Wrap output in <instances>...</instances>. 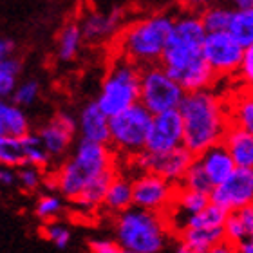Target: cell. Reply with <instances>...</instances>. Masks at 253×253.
Segmentation results:
<instances>
[{
	"instance_id": "cell-1",
	"label": "cell",
	"mask_w": 253,
	"mask_h": 253,
	"mask_svg": "<svg viewBox=\"0 0 253 253\" xmlns=\"http://www.w3.org/2000/svg\"><path fill=\"white\" fill-rule=\"evenodd\" d=\"M179 112L185 123V148L195 158L222 143L232 125L228 103L213 90L188 92Z\"/></svg>"
},
{
	"instance_id": "cell-2",
	"label": "cell",
	"mask_w": 253,
	"mask_h": 253,
	"mask_svg": "<svg viewBox=\"0 0 253 253\" xmlns=\"http://www.w3.org/2000/svg\"><path fill=\"white\" fill-rule=\"evenodd\" d=\"M120 174L116 167V152L107 145L78 141L73 154L60 165L54 177L56 190L63 199L74 201L98 181Z\"/></svg>"
},
{
	"instance_id": "cell-3",
	"label": "cell",
	"mask_w": 253,
	"mask_h": 253,
	"mask_svg": "<svg viewBox=\"0 0 253 253\" xmlns=\"http://www.w3.org/2000/svg\"><path fill=\"white\" fill-rule=\"evenodd\" d=\"M175 15L152 13L126 24L116 37V54L125 56L139 67L161 63L163 53L172 37Z\"/></svg>"
},
{
	"instance_id": "cell-4",
	"label": "cell",
	"mask_w": 253,
	"mask_h": 253,
	"mask_svg": "<svg viewBox=\"0 0 253 253\" xmlns=\"http://www.w3.org/2000/svg\"><path fill=\"white\" fill-rule=\"evenodd\" d=\"M206 37L208 33L201 22L199 13L183 11L179 15H175L174 31L161 58V65L165 67V71L175 80L194 65L205 62L203 49H205Z\"/></svg>"
},
{
	"instance_id": "cell-5",
	"label": "cell",
	"mask_w": 253,
	"mask_h": 253,
	"mask_svg": "<svg viewBox=\"0 0 253 253\" xmlns=\"http://www.w3.org/2000/svg\"><path fill=\"white\" fill-rule=\"evenodd\" d=\"M169 233V222L161 213L130 208L114 217V237L126 253H161Z\"/></svg>"
},
{
	"instance_id": "cell-6",
	"label": "cell",
	"mask_w": 253,
	"mask_h": 253,
	"mask_svg": "<svg viewBox=\"0 0 253 253\" xmlns=\"http://www.w3.org/2000/svg\"><path fill=\"white\" fill-rule=\"evenodd\" d=\"M141 73L143 67L137 63L116 54V60L109 65L103 76L100 94L96 98L98 107L107 116L114 118L139 103Z\"/></svg>"
},
{
	"instance_id": "cell-7",
	"label": "cell",
	"mask_w": 253,
	"mask_h": 253,
	"mask_svg": "<svg viewBox=\"0 0 253 253\" xmlns=\"http://www.w3.org/2000/svg\"><path fill=\"white\" fill-rule=\"evenodd\" d=\"M185 89L170 76L161 63L143 67L141 87H139V103L152 116L170 111H179L185 100Z\"/></svg>"
},
{
	"instance_id": "cell-8",
	"label": "cell",
	"mask_w": 253,
	"mask_h": 253,
	"mask_svg": "<svg viewBox=\"0 0 253 253\" xmlns=\"http://www.w3.org/2000/svg\"><path fill=\"white\" fill-rule=\"evenodd\" d=\"M154 116L141 103L111 118V145L109 147L116 154L126 156V159L136 156L147 147V137Z\"/></svg>"
},
{
	"instance_id": "cell-9",
	"label": "cell",
	"mask_w": 253,
	"mask_h": 253,
	"mask_svg": "<svg viewBox=\"0 0 253 253\" xmlns=\"http://www.w3.org/2000/svg\"><path fill=\"white\" fill-rule=\"evenodd\" d=\"M128 165L136 170V174H156L165 177L167 181L179 186L185 179L186 172L194 165L195 156L190 154L185 147L170 150L165 154H152L148 150H141L136 156L126 159Z\"/></svg>"
},
{
	"instance_id": "cell-10",
	"label": "cell",
	"mask_w": 253,
	"mask_h": 253,
	"mask_svg": "<svg viewBox=\"0 0 253 253\" xmlns=\"http://www.w3.org/2000/svg\"><path fill=\"white\" fill-rule=\"evenodd\" d=\"M134 208L167 215L172 208L179 186L156 174H137L132 177Z\"/></svg>"
},
{
	"instance_id": "cell-11",
	"label": "cell",
	"mask_w": 253,
	"mask_h": 253,
	"mask_svg": "<svg viewBox=\"0 0 253 253\" xmlns=\"http://www.w3.org/2000/svg\"><path fill=\"white\" fill-rule=\"evenodd\" d=\"M203 54L208 65L217 74V78H226V76L239 74L244 47L230 33H213L206 37Z\"/></svg>"
},
{
	"instance_id": "cell-12",
	"label": "cell",
	"mask_w": 253,
	"mask_h": 253,
	"mask_svg": "<svg viewBox=\"0 0 253 253\" xmlns=\"http://www.w3.org/2000/svg\"><path fill=\"white\" fill-rule=\"evenodd\" d=\"M210 201L228 213L253 206V170L235 169L221 186L213 188Z\"/></svg>"
},
{
	"instance_id": "cell-13",
	"label": "cell",
	"mask_w": 253,
	"mask_h": 253,
	"mask_svg": "<svg viewBox=\"0 0 253 253\" xmlns=\"http://www.w3.org/2000/svg\"><path fill=\"white\" fill-rule=\"evenodd\" d=\"M181 147H185V123L181 112L170 111L154 116L145 150L152 154H165Z\"/></svg>"
},
{
	"instance_id": "cell-14",
	"label": "cell",
	"mask_w": 253,
	"mask_h": 253,
	"mask_svg": "<svg viewBox=\"0 0 253 253\" xmlns=\"http://www.w3.org/2000/svg\"><path fill=\"white\" fill-rule=\"evenodd\" d=\"M78 132V118L67 111H60L49 123L38 128L37 136L47 148L53 159L63 158L73 145L74 134Z\"/></svg>"
},
{
	"instance_id": "cell-15",
	"label": "cell",
	"mask_w": 253,
	"mask_h": 253,
	"mask_svg": "<svg viewBox=\"0 0 253 253\" xmlns=\"http://www.w3.org/2000/svg\"><path fill=\"white\" fill-rule=\"evenodd\" d=\"M123 20L122 7H111L107 11L101 9H87L80 16V27L84 31V38L87 42H103L114 35H120Z\"/></svg>"
},
{
	"instance_id": "cell-16",
	"label": "cell",
	"mask_w": 253,
	"mask_h": 253,
	"mask_svg": "<svg viewBox=\"0 0 253 253\" xmlns=\"http://www.w3.org/2000/svg\"><path fill=\"white\" fill-rule=\"evenodd\" d=\"M80 141L111 145V118L101 111L96 101H90L80 111L78 116Z\"/></svg>"
},
{
	"instance_id": "cell-17",
	"label": "cell",
	"mask_w": 253,
	"mask_h": 253,
	"mask_svg": "<svg viewBox=\"0 0 253 253\" xmlns=\"http://www.w3.org/2000/svg\"><path fill=\"white\" fill-rule=\"evenodd\" d=\"M195 161L203 167L205 174L208 175L210 183L215 186H221L230 175L235 172V161L230 156L228 148L224 147V143H219L215 147L208 148L206 152H203L201 156L195 158Z\"/></svg>"
},
{
	"instance_id": "cell-18",
	"label": "cell",
	"mask_w": 253,
	"mask_h": 253,
	"mask_svg": "<svg viewBox=\"0 0 253 253\" xmlns=\"http://www.w3.org/2000/svg\"><path fill=\"white\" fill-rule=\"evenodd\" d=\"M134 208V190H132V179L125 174L116 175L109 190H107L105 201H103V210L112 213L114 217L122 215L126 210Z\"/></svg>"
},
{
	"instance_id": "cell-19",
	"label": "cell",
	"mask_w": 253,
	"mask_h": 253,
	"mask_svg": "<svg viewBox=\"0 0 253 253\" xmlns=\"http://www.w3.org/2000/svg\"><path fill=\"white\" fill-rule=\"evenodd\" d=\"M237 169L253 170V136L239 126L230 125L226 136L222 139Z\"/></svg>"
},
{
	"instance_id": "cell-20",
	"label": "cell",
	"mask_w": 253,
	"mask_h": 253,
	"mask_svg": "<svg viewBox=\"0 0 253 253\" xmlns=\"http://www.w3.org/2000/svg\"><path fill=\"white\" fill-rule=\"evenodd\" d=\"M29 120L22 107L15 105L13 101L0 103V136L24 139L29 136Z\"/></svg>"
},
{
	"instance_id": "cell-21",
	"label": "cell",
	"mask_w": 253,
	"mask_h": 253,
	"mask_svg": "<svg viewBox=\"0 0 253 253\" xmlns=\"http://www.w3.org/2000/svg\"><path fill=\"white\" fill-rule=\"evenodd\" d=\"M222 230H224V241L233 244L235 248L250 241L253 232V206L232 211Z\"/></svg>"
},
{
	"instance_id": "cell-22",
	"label": "cell",
	"mask_w": 253,
	"mask_h": 253,
	"mask_svg": "<svg viewBox=\"0 0 253 253\" xmlns=\"http://www.w3.org/2000/svg\"><path fill=\"white\" fill-rule=\"evenodd\" d=\"M230 123L253 136V89H246L228 101Z\"/></svg>"
},
{
	"instance_id": "cell-23",
	"label": "cell",
	"mask_w": 253,
	"mask_h": 253,
	"mask_svg": "<svg viewBox=\"0 0 253 253\" xmlns=\"http://www.w3.org/2000/svg\"><path fill=\"white\" fill-rule=\"evenodd\" d=\"M84 31L80 27L78 20H69L63 24V27L58 33V47H56V54L62 62H71L76 58V54L80 53L82 42H84Z\"/></svg>"
},
{
	"instance_id": "cell-24",
	"label": "cell",
	"mask_w": 253,
	"mask_h": 253,
	"mask_svg": "<svg viewBox=\"0 0 253 253\" xmlns=\"http://www.w3.org/2000/svg\"><path fill=\"white\" fill-rule=\"evenodd\" d=\"M179 243L188 244L190 248L197 250V252H208L213 246L224 241V230L217 228V230H208V228H185L183 232L177 233Z\"/></svg>"
},
{
	"instance_id": "cell-25",
	"label": "cell",
	"mask_w": 253,
	"mask_h": 253,
	"mask_svg": "<svg viewBox=\"0 0 253 253\" xmlns=\"http://www.w3.org/2000/svg\"><path fill=\"white\" fill-rule=\"evenodd\" d=\"M233 11L235 9H228V7H222V5H208L203 11H199L201 22H203L206 33L208 35L228 33L233 18Z\"/></svg>"
},
{
	"instance_id": "cell-26",
	"label": "cell",
	"mask_w": 253,
	"mask_h": 253,
	"mask_svg": "<svg viewBox=\"0 0 253 253\" xmlns=\"http://www.w3.org/2000/svg\"><path fill=\"white\" fill-rule=\"evenodd\" d=\"M228 215H230V213H228L226 210H222L221 206L210 203L203 211H199V213H195V215L190 217L188 221L185 222L183 230H185V228H208V230L224 228ZM183 230H181V232H183Z\"/></svg>"
},
{
	"instance_id": "cell-27",
	"label": "cell",
	"mask_w": 253,
	"mask_h": 253,
	"mask_svg": "<svg viewBox=\"0 0 253 253\" xmlns=\"http://www.w3.org/2000/svg\"><path fill=\"white\" fill-rule=\"evenodd\" d=\"M228 33L244 49L253 45V9H235Z\"/></svg>"
},
{
	"instance_id": "cell-28",
	"label": "cell",
	"mask_w": 253,
	"mask_h": 253,
	"mask_svg": "<svg viewBox=\"0 0 253 253\" xmlns=\"http://www.w3.org/2000/svg\"><path fill=\"white\" fill-rule=\"evenodd\" d=\"M24 143V154H26V165L35 167L40 170H47L53 163L51 154L47 152V148L43 147V143L40 141V137L37 134H29L22 139Z\"/></svg>"
},
{
	"instance_id": "cell-29",
	"label": "cell",
	"mask_w": 253,
	"mask_h": 253,
	"mask_svg": "<svg viewBox=\"0 0 253 253\" xmlns=\"http://www.w3.org/2000/svg\"><path fill=\"white\" fill-rule=\"evenodd\" d=\"M0 163L2 167L15 170L26 167V154H24L22 139L0 136Z\"/></svg>"
},
{
	"instance_id": "cell-30",
	"label": "cell",
	"mask_w": 253,
	"mask_h": 253,
	"mask_svg": "<svg viewBox=\"0 0 253 253\" xmlns=\"http://www.w3.org/2000/svg\"><path fill=\"white\" fill-rule=\"evenodd\" d=\"M22 71V63L18 58L0 60V94L2 98H11L18 87V74Z\"/></svg>"
},
{
	"instance_id": "cell-31",
	"label": "cell",
	"mask_w": 253,
	"mask_h": 253,
	"mask_svg": "<svg viewBox=\"0 0 253 253\" xmlns=\"http://www.w3.org/2000/svg\"><path fill=\"white\" fill-rule=\"evenodd\" d=\"M63 211V197L60 194L45 192L37 199L35 205V215L45 224V222L56 221V217Z\"/></svg>"
},
{
	"instance_id": "cell-32",
	"label": "cell",
	"mask_w": 253,
	"mask_h": 253,
	"mask_svg": "<svg viewBox=\"0 0 253 253\" xmlns=\"http://www.w3.org/2000/svg\"><path fill=\"white\" fill-rule=\"evenodd\" d=\"M179 186L186 190H192V192H199V194L210 195L213 192V185L210 183L208 175L205 174V170L197 161H194V165L190 167V170L186 172L185 179Z\"/></svg>"
},
{
	"instance_id": "cell-33",
	"label": "cell",
	"mask_w": 253,
	"mask_h": 253,
	"mask_svg": "<svg viewBox=\"0 0 253 253\" xmlns=\"http://www.w3.org/2000/svg\"><path fill=\"white\" fill-rule=\"evenodd\" d=\"M42 235L47 239L49 243H53L56 248H67L69 241H71V232L65 224H62L60 221L45 222L42 226Z\"/></svg>"
},
{
	"instance_id": "cell-34",
	"label": "cell",
	"mask_w": 253,
	"mask_h": 253,
	"mask_svg": "<svg viewBox=\"0 0 253 253\" xmlns=\"http://www.w3.org/2000/svg\"><path fill=\"white\" fill-rule=\"evenodd\" d=\"M43 183H45L43 170L29 167V165L18 169V185L26 190V192H37V190L42 188Z\"/></svg>"
},
{
	"instance_id": "cell-35",
	"label": "cell",
	"mask_w": 253,
	"mask_h": 253,
	"mask_svg": "<svg viewBox=\"0 0 253 253\" xmlns=\"http://www.w3.org/2000/svg\"><path fill=\"white\" fill-rule=\"evenodd\" d=\"M38 92H40V85L35 80H27V82H22L18 87H16L15 94L11 96V101L18 107H27L35 103V100L38 98Z\"/></svg>"
},
{
	"instance_id": "cell-36",
	"label": "cell",
	"mask_w": 253,
	"mask_h": 253,
	"mask_svg": "<svg viewBox=\"0 0 253 253\" xmlns=\"http://www.w3.org/2000/svg\"><path fill=\"white\" fill-rule=\"evenodd\" d=\"M237 76L248 89H253V45L244 49L243 63H241Z\"/></svg>"
},
{
	"instance_id": "cell-37",
	"label": "cell",
	"mask_w": 253,
	"mask_h": 253,
	"mask_svg": "<svg viewBox=\"0 0 253 253\" xmlns=\"http://www.w3.org/2000/svg\"><path fill=\"white\" fill-rule=\"evenodd\" d=\"M90 253H126L116 239H92L89 243Z\"/></svg>"
},
{
	"instance_id": "cell-38",
	"label": "cell",
	"mask_w": 253,
	"mask_h": 253,
	"mask_svg": "<svg viewBox=\"0 0 253 253\" xmlns=\"http://www.w3.org/2000/svg\"><path fill=\"white\" fill-rule=\"evenodd\" d=\"M0 183H2L4 186L18 185V170L2 167V169H0Z\"/></svg>"
},
{
	"instance_id": "cell-39",
	"label": "cell",
	"mask_w": 253,
	"mask_h": 253,
	"mask_svg": "<svg viewBox=\"0 0 253 253\" xmlns=\"http://www.w3.org/2000/svg\"><path fill=\"white\" fill-rule=\"evenodd\" d=\"M16 49V43L13 38H2L0 40V60H7V58H13V53H15Z\"/></svg>"
},
{
	"instance_id": "cell-40",
	"label": "cell",
	"mask_w": 253,
	"mask_h": 253,
	"mask_svg": "<svg viewBox=\"0 0 253 253\" xmlns=\"http://www.w3.org/2000/svg\"><path fill=\"white\" fill-rule=\"evenodd\" d=\"M205 253H237V248H235L233 244L222 241V243H219L217 246H213V248L208 250V252H205Z\"/></svg>"
},
{
	"instance_id": "cell-41",
	"label": "cell",
	"mask_w": 253,
	"mask_h": 253,
	"mask_svg": "<svg viewBox=\"0 0 253 253\" xmlns=\"http://www.w3.org/2000/svg\"><path fill=\"white\" fill-rule=\"evenodd\" d=\"M174 253H205V252H197V250L190 248L188 244H185V243H179V244H177V246H175Z\"/></svg>"
},
{
	"instance_id": "cell-42",
	"label": "cell",
	"mask_w": 253,
	"mask_h": 253,
	"mask_svg": "<svg viewBox=\"0 0 253 253\" xmlns=\"http://www.w3.org/2000/svg\"><path fill=\"white\" fill-rule=\"evenodd\" d=\"M237 253H253V241L252 239L241 244V246L237 248Z\"/></svg>"
},
{
	"instance_id": "cell-43",
	"label": "cell",
	"mask_w": 253,
	"mask_h": 253,
	"mask_svg": "<svg viewBox=\"0 0 253 253\" xmlns=\"http://www.w3.org/2000/svg\"><path fill=\"white\" fill-rule=\"evenodd\" d=\"M235 9H253V0H237Z\"/></svg>"
},
{
	"instance_id": "cell-44",
	"label": "cell",
	"mask_w": 253,
	"mask_h": 253,
	"mask_svg": "<svg viewBox=\"0 0 253 253\" xmlns=\"http://www.w3.org/2000/svg\"><path fill=\"white\" fill-rule=\"evenodd\" d=\"M250 239H252V241H253V232H252V237H250Z\"/></svg>"
}]
</instances>
